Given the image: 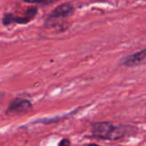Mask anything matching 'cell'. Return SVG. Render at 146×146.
Masks as SVG:
<instances>
[{"mask_svg": "<svg viewBox=\"0 0 146 146\" xmlns=\"http://www.w3.org/2000/svg\"><path fill=\"white\" fill-rule=\"evenodd\" d=\"M121 64L129 68L146 65V48L133 55L127 56L122 60Z\"/></svg>", "mask_w": 146, "mask_h": 146, "instance_id": "cell-2", "label": "cell"}, {"mask_svg": "<svg viewBox=\"0 0 146 146\" xmlns=\"http://www.w3.org/2000/svg\"><path fill=\"white\" fill-rule=\"evenodd\" d=\"M114 128L115 125L110 122H96L92 127V134L93 137L99 139L111 140Z\"/></svg>", "mask_w": 146, "mask_h": 146, "instance_id": "cell-1", "label": "cell"}, {"mask_svg": "<svg viewBox=\"0 0 146 146\" xmlns=\"http://www.w3.org/2000/svg\"><path fill=\"white\" fill-rule=\"evenodd\" d=\"M32 109V104L25 99H16L11 103L8 110L9 114H20L29 111Z\"/></svg>", "mask_w": 146, "mask_h": 146, "instance_id": "cell-4", "label": "cell"}, {"mask_svg": "<svg viewBox=\"0 0 146 146\" xmlns=\"http://www.w3.org/2000/svg\"><path fill=\"white\" fill-rule=\"evenodd\" d=\"M26 3H34V4H42V5H48L55 3L57 0H24Z\"/></svg>", "mask_w": 146, "mask_h": 146, "instance_id": "cell-5", "label": "cell"}, {"mask_svg": "<svg viewBox=\"0 0 146 146\" xmlns=\"http://www.w3.org/2000/svg\"><path fill=\"white\" fill-rule=\"evenodd\" d=\"M74 12V8L70 3H62L58 5L50 15V19L56 20L71 16Z\"/></svg>", "mask_w": 146, "mask_h": 146, "instance_id": "cell-3", "label": "cell"}, {"mask_svg": "<svg viewBox=\"0 0 146 146\" xmlns=\"http://www.w3.org/2000/svg\"><path fill=\"white\" fill-rule=\"evenodd\" d=\"M96 1H105V0H96Z\"/></svg>", "mask_w": 146, "mask_h": 146, "instance_id": "cell-7", "label": "cell"}, {"mask_svg": "<svg viewBox=\"0 0 146 146\" xmlns=\"http://www.w3.org/2000/svg\"><path fill=\"white\" fill-rule=\"evenodd\" d=\"M60 145H70V141L68 140V139H63L62 142H60V144H59Z\"/></svg>", "mask_w": 146, "mask_h": 146, "instance_id": "cell-6", "label": "cell"}]
</instances>
